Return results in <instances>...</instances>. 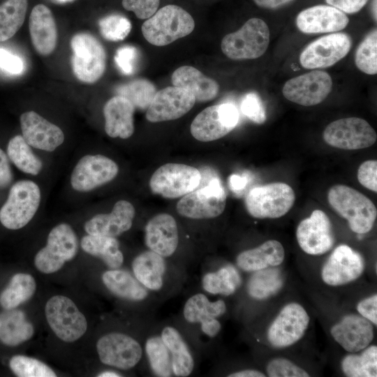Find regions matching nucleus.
<instances>
[{
	"mask_svg": "<svg viewBox=\"0 0 377 377\" xmlns=\"http://www.w3.org/2000/svg\"><path fill=\"white\" fill-rule=\"evenodd\" d=\"M131 270L136 279L160 301L177 293L185 278L184 267L172 265L168 259L149 249L134 257Z\"/></svg>",
	"mask_w": 377,
	"mask_h": 377,
	"instance_id": "f257e3e1",
	"label": "nucleus"
},
{
	"mask_svg": "<svg viewBox=\"0 0 377 377\" xmlns=\"http://www.w3.org/2000/svg\"><path fill=\"white\" fill-rule=\"evenodd\" d=\"M330 206L340 216L345 219L350 229L363 235L373 228L377 217V209L374 202L360 191L348 186L336 184L327 192Z\"/></svg>",
	"mask_w": 377,
	"mask_h": 377,
	"instance_id": "f03ea898",
	"label": "nucleus"
},
{
	"mask_svg": "<svg viewBox=\"0 0 377 377\" xmlns=\"http://www.w3.org/2000/svg\"><path fill=\"white\" fill-rule=\"evenodd\" d=\"M195 28L193 17L184 8L167 5L142 25L144 38L151 45L165 46L190 34Z\"/></svg>",
	"mask_w": 377,
	"mask_h": 377,
	"instance_id": "7ed1b4c3",
	"label": "nucleus"
},
{
	"mask_svg": "<svg viewBox=\"0 0 377 377\" xmlns=\"http://www.w3.org/2000/svg\"><path fill=\"white\" fill-rule=\"evenodd\" d=\"M226 193L216 175L207 177V182L183 195L177 204V211L185 218L211 219L220 216L226 205Z\"/></svg>",
	"mask_w": 377,
	"mask_h": 377,
	"instance_id": "20e7f679",
	"label": "nucleus"
},
{
	"mask_svg": "<svg viewBox=\"0 0 377 377\" xmlns=\"http://www.w3.org/2000/svg\"><path fill=\"white\" fill-rule=\"evenodd\" d=\"M269 43V29L258 17L248 20L235 32L226 35L221 44L223 53L232 60L254 59L261 57Z\"/></svg>",
	"mask_w": 377,
	"mask_h": 377,
	"instance_id": "39448f33",
	"label": "nucleus"
},
{
	"mask_svg": "<svg viewBox=\"0 0 377 377\" xmlns=\"http://www.w3.org/2000/svg\"><path fill=\"white\" fill-rule=\"evenodd\" d=\"M227 309L224 300H211L207 294L197 292L186 300L182 311V319L200 336L214 339L221 331L222 324L219 318Z\"/></svg>",
	"mask_w": 377,
	"mask_h": 377,
	"instance_id": "423d86ee",
	"label": "nucleus"
},
{
	"mask_svg": "<svg viewBox=\"0 0 377 377\" xmlns=\"http://www.w3.org/2000/svg\"><path fill=\"white\" fill-rule=\"evenodd\" d=\"M295 201V191L283 182L254 187L244 200L248 213L259 219H278L284 216L290 210Z\"/></svg>",
	"mask_w": 377,
	"mask_h": 377,
	"instance_id": "0eeeda50",
	"label": "nucleus"
},
{
	"mask_svg": "<svg viewBox=\"0 0 377 377\" xmlns=\"http://www.w3.org/2000/svg\"><path fill=\"white\" fill-rule=\"evenodd\" d=\"M40 200L41 193L36 183L27 179L15 182L0 209L1 223L10 230L23 228L34 216Z\"/></svg>",
	"mask_w": 377,
	"mask_h": 377,
	"instance_id": "6e6552de",
	"label": "nucleus"
},
{
	"mask_svg": "<svg viewBox=\"0 0 377 377\" xmlns=\"http://www.w3.org/2000/svg\"><path fill=\"white\" fill-rule=\"evenodd\" d=\"M71 47L72 68L77 79L87 84L97 82L106 66V53L101 43L94 36L81 32L73 36Z\"/></svg>",
	"mask_w": 377,
	"mask_h": 377,
	"instance_id": "1a4fd4ad",
	"label": "nucleus"
},
{
	"mask_svg": "<svg viewBox=\"0 0 377 377\" xmlns=\"http://www.w3.org/2000/svg\"><path fill=\"white\" fill-rule=\"evenodd\" d=\"M310 317L304 307L297 302L284 305L267 327L266 337L276 348L290 347L306 333Z\"/></svg>",
	"mask_w": 377,
	"mask_h": 377,
	"instance_id": "9d476101",
	"label": "nucleus"
},
{
	"mask_svg": "<svg viewBox=\"0 0 377 377\" xmlns=\"http://www.w3.org/2000/svg\"><path fill=\"white\" fill-rule=\"evenodd\" d=\"M47 321L54 333L65 342L79 339L87 331L85 316L68 297L55 295L47 302L45 308Z\"/></svg>",
	"mask_w": 377,
	"mask_h": 377,
	"instance_id": "9b49d317",
	"label": "nucleus"
},
{
	"mask_svg": "<svg viewBox=\"0 0 377 377\" xmlns=\"http://www.w3.org/2000/svg\"><path fill=\"white\" fill-rule=\"evenodd\" d=\"M96 350L101 362L120 370L137 367L144 357L143 346L125 333L112 332L97 341Z\"/></svg>",
	"mask_w": 377,
	"mask_h": 377,
	"instance_id": "f8f14e48",
	"label": "nucleus"
},
{
	"mask_svg": "<svg viewBox=\"0 0 377 377\" xmlns=\"http://www.w3.org/2000/svg\"><path fill=\"white\" fill-rule=\"evenodd\" d=\"M201 177L200 170L193 166L166 163L153 173L149 186L155 194L165 198H177L195 190Z\"/></svg>",
	"mask_w": 377,
	"mask_h": 377,
	"instance_id": "ddd939ff",
	"label": "nucleus"
},
{
	"mask_svg": "<svg viewBox=\"0 0 377 377\" xmlns=\"http://www.w3.org/2000/svg\"><path fill=\"white\" fill-rule=\"evenodd\" d=\"M323 138L332 147L356 150L372 146L376 142L377 134L366 120L347 117L329 124L323 131Z\"/></svg>",
	"mask_w": 377,
	"mask_h": 377,
	"instance_id": "4468645a",
	"label": "nucleus"
},
{
	"mask_svg": "<svg viewBox=\"0 0 377 377\" xmlns=\"http://www.w3.org/2000/svg\"><path fill=\"white\" fill-rule=\"evenodd\" d=\"M239 112L232 103H226L206 108L193 120L191 133L201 142L220 139L237 126Z\"/></svg>",
	"mask_w": 377,
	"mask_h": 377,
	"instance_id": "2eb2a0df",
	"label": "nucleus"
},
{
	"mask_svg": "<svg viewBox=\"0 0 377 377\" xmlns=\"http://www.w3.org/2000/svg\"><path fill=\"white\" fill-rule=\"evenodd\" d=\"M352 47V38L346 33H333L311 42L300 55L301 66L306 69L332 66L344 58Z\"/></svg>",
	"mask_w": 377,
	"mask_h": 377,
	"instance_id": "dca6fc26",
	"label": "nucleus"
},
{
	"mask_svg": "<svg viewBox=\"0 0 377 377\" xmlns=\"http://www.w3.org/2000/svg\"><path fill=\"white\" fill-rule=\"evenodd\" d=\"M332 80L329 73L315 70L288 80L282 93L288 101L303 106L322 103L330 94Z\"/></svg>",
	"mask_w": 377,
	"mask_h": 377,
	"instance_id": "f3484780",
	"label": "nucleus"
},
{
	"mask_svg": "<svg viewBox=\"0 0 377 377\" xmlns=\"http://www.w3.org/2000/svg\"><path fill=\"white\" fill-rule=\"evenodd\" d=\"M362 255L346 244L337 246L321 269V279L330 286H341L355 281L363 274Z\"/></svg>",
	"mask_w": 377,
	"mask_h": 377,
	"instance_id": "a211bd4d",
	"label": "nucleus"
},
{
	"mask_svg": "<svg viewBox=\"0 0 377 377\" xmlns=\"http://www.w3.org/2000/svg\"><path fill=\"white\" fill-rule=\"evenodd\" d=\"M119 172L118 165L101 155H85L74 167L71 184L75 191L88 192L114 179Z\"/></svg>",
	"mask_w": 377,
	"mask_h": 377,
	"instance_id": "6ab92c4d",
	"label": "nucleus"
},
{
	"mask_svg": "<svg viewBox=\"0 0 377 377\" xmlns=\"http://www.w3.org/2000/svg\"><path fill=\"white\" fill-rule=\"evenodd\" d=\"M296 239L300 249L309 255L320 256L328 252L334 244L328 216L320 209L313 210L309 217L298 224Z\"/></svg>",
	"mask_w": 377,
	"mask_h": 377,
	"instance_id": "aec40b11",
	"label": "nucleus"
},
{
	"mask_svg": "<svg viewBox=\"0 0 377 377\" xmlns=\"http://www.w3.org/2000/svg\"><path fill=\"white\" fill-rule=\"evenodd\" d=\"M195 101L191 92L175 86L167 87L156 91L147 110L146 118L153 123L179 119L193 107Z\"/></svg>",
	"mask_w": 377,
	"mask_h": 377,
	"instance_id": "412c9836",
	"label": "nucleus"
},
{
	"mask_svg": "<svg viewBox=\"0 0 377 377\" xmlns=\"http://www.w3.org/2000/svg\"><path fill=\"white\" fill-rule=\"evenodd\" d=\"M330 334L344 350L357 353L371 344L374 328L370 321L360 314L349 313L331 327Z\"/></svg>",
	"mask_w": 377,
	"mask_h": 377,
	"instance_id": "4be33fe9",
	"label": "nucleus"
},
{
	"mask_svg": "<svg viewBox=\"0 0 377 377\" xmlns=\"http://www.w3.org/2000/svg\"><path fill=\"white\" fill-rule=\"evenodd\" d=\"M145 243L148 249L170 259L177 251L179 235L175 218L161 213L151 218L145 227Z\"/></svg>",
	"mask_w": 377,
	"mask_h": 377,
	"instance_id": "5701e85b",
	"label": "nucleus"
},
{
	"mask_svg": "<svg viewBox=\"0 0 377 377\" xmlns=\"http://www.w3.org/2000/svg\"><path fill=\"white\" fill-rule=\"evenodd\" d=\"M20 121L22 135L32 147L53 151L64 141L62 130L34 111L22 113Z\"/></svg>",
	"mask_w": 377,
	"mask_h": 377,
	"instance_id": "b1692460",
	"label": "nucleus"
},
{
	"mask_svg": "<svg viewBox=\"0 0 377 377\" xmlns=\"http://www.w3.org/2000/svg\"><path fill=\"white\" fill-rule=\"evenodd\" d=\"M295 22L302 33L322 34L344 29L349 19L346 13L332 6L316 5L300 12Z\"/></svg>",
	"mask_w": 377,
	"mask_h": 377,
	"instance_id": "393cba45",
	"label": "nucleus"
},
{
	"mask_svg": "<svg viewBox=\"0 0 377 377\" xmlns=\"http://www.w3.org/2000/svg\"><path fill=\"white\" fill-rule=\"evenodd\" d=\"M105 287L114 296L121 300L151 307L160 300L146 289L130 272L124 269H109L101 276Z\"/></svg>",
	"mask_w": 377,
	"mask_h": 377,
	"instance_id": "a878e982",
	"label": "nucleus"
},
{
	"mask_svg": "<svg viewBox=\"0 0 377 377\" xmlns=\"http://www.w3.org/2000/svg\"><path fill=\"white\" fill-rule=\"evenodd\" d=\"M135 214L133 205L127 200L117 201L108 214H98L84 226L87 234L117 237L129 230Z\"/></svg>",
	"mask_w": 377,
	"mask_h": 377,
	"instance_id": "bb28decb",
	"label": "nucleus"
},
{
	"mask_svg": "<svg viewBox=\"0 0 377 377\" xmlns=\"http://www.w3.org/2000/svg\"><path fill=\"white\" fill-rule=\"evenodd\" d=\"M159 333L170 353L173 376H191L195 369V357L183 331L175 324L166 323Z\"/></svg>",
	"mask_w": 377,
	"mask_h": 377,
	"instance_id": "cd10ccee",
	"label": "nucleus"
},
{
	"mask_svg": "<svg viewBox=\"0 0 377 377\" xmlns=\"http://www.w3.org/2000/svg\"><path fill=\"white\" fill-rule=\"evenodd\" d=\"M29 29L32 45L43 55L50 54L57 43V28L50 9L44 4L35 6L30 14Z\"/></svg>",
	"mask_w": 377,
	"mask_h": 377,
	"instance_id": "c85d7f7f",
	"label": "nucleus"
},
{
	"mask_svg": "<svg viewBox=\"0 0 377 377\" xmlns=\"http://www.w3.org/2000/svg\"><path fill=\"white\" fill-rule=\"evenodd\" d=\"M135 107L126 98L116 95L104 105L105 131L111 138L126 139L134 132Z\"/></svg>",
	"mask_w": 377,
	"mask_h": 377,
	"instance_id": "c756f323",
	"label": "nucleus"
},
{
	"mask_svg": "<svg viewBox=\"0 0 377 377\" xmlns=\"http://www.w3.org/2000/svg\"><path fill=\"white\" fill-rule=\"evenodd\" d=\"M285 250L276 239L267 240L258 246L244 250L236 257V267L245 272H254L279 266L284 260Z\"/></svg>",
	"mask_w": 377,
	"mask_h": 377,
	"instance_id": "7c9ffc66",
	"label": "nucleus"
},
{
	"mask_svg": "<svg viewBox=\"0 0 377 377\" xmlns=\"http://www.w3.org/2000/svg\"><path fill=\"white\" fill-rule=\"evenodd\" d=\"M171 80L173 86L191 92L198 102L213 100L219 91V85L216 80L206 77L191 66L177 68L172 75Z\"/></svg>",
	"mask_w": 377,
	"mask_h": 377,
	"instance_id": "2f4dec72",
	"label": "nucleus"
},
{
	"mask_svg": "<svg viewBox=\"0 0 377 377\" xmlns=\"http://www.w3.org/2000/svg\"><path fill=\"white\" fill-rule=\"evenodd\" d=\"M242 283L239 269L230 264L212 269L205 267L200 278L202 292L211 295H232Z\"/></svg>",
	"mask_w": 377,
	"mask_h": 377,
	"instance_id": "473e14b6",
	"label": "nucleus"
},
{
	"mask_svg": "<svg viewBox=\"0 0 377 377\" xmlns=\"http://www.w3.org/2000/svg\"><path fill=\"white\" fill-rule=\"evenodd\" d=\"M78 250V240L73 228L68 223L54 227L47 236V244L39 253L64 266L66 261L72 260Z\"/></svg>",
	"mask_w": 377,
	"mask_h": 377,
	"instance_id": "72a5a7b5",
	"label": "nucleus"
},
{
	"mask_svg": "<svg viewBox=\"0 0 377 377\" xmlns=\"http://www.w3.org/2000/svg\"><path fill=\"white\" fill-rule=\"evenodd\" d=\"M34 334L33 325L19 309H5L0 313V341L16 346L29 340Z\"/></svg>",
	"mask_w": 377,
	"mask_h": 377,
	"instance_id": "f704fd0d",
	"label": "nucleus"
},
{
	"mask_svg": "<svg viewBox=\"0 0 377 377\" xmlns=\"http://www.w3.org/2000/svg\"><path fill=\"white\" fill-rule=\"evenodd\" d=\"M81 247L84 251L99 258L110 269L121 268L124 260L116 237L87 235L81 240Z\"/></svg>",
	"mask_w": 377,
	"mask_h": 377,
	"instance_id": "c9c22d12",
	"label": "nucleus"
},
{
	"mask_svg": "<svg viewBox=\"0 0 377 377\" xmlns=\"http://www.w3.org/2000/svg\"><path fill=\"white\" fill-rule=\"evenodd\" d=\"M143 351L151 374L157 377L173 376L170 353L159 331L148 333Z\"/></svg>",
	"mask_w": 377,
	"mask_h": 377,
	"instance_id": "e433bc0d",
	"label": "nucleus"
},
{
	"mask_svg": "<svg viewBox=\"0 0 377 377\" xmlns=\"http://www.w3.org/2000/svg\"><path fill=\"white\" fill-rule=\"evenodd\" d=\"M341 369L348 377L377 376V346L369 345L357 353H349L341 361Z\"/></svg>",
	"mask_w": 377,
	"mask_h": 377,
	"instance_id": "4c0bfd02",
	"label": "nucleus"
},
{
	"mask_svg": "<svg viewBox=\"0 0 377 377\" xmlns=\"http://www.w3.org/2000/svg\"><path fill=\"white\" fill-rule=\"evenodd\" d=\"M36 283L34 278L26 273H17L10 279L0 295V305L4 309H16L34 294Z\"/></svg>",
	"mask_w": 377,
	"mask_h": 377,
	"instance_id": "58836bf2",
	"label": "nucleus"
},
{
	"mask_svg": "<svg viewBox=\"0 0 377 377\" xmlns=\"http://www.w3.org/2000/svg\"><path fill=\"white\" fill-rule=\"evenodd\" d=\"M6 151L8 158L22 172L31 175L40 172L43 162L34 153L22 135L13 137L8 143Z\"/></svg>",
	"mask_w": 377,
	"mask_h": 377,
	"instance_id": "ea45409f",
	"label": "nucleus"
},
{
	"mask_svg": "<svg viewBox=\"0 0 377 377\" xmlns=\"http://www.w3.org/2000/svg\"><path fill=\"white\" fill-rule=\"evenodd\" d=\"M27 0H6L0 4V42L13 37L23 24Z\"/></svg>",
	"mask_w": 377,
	"mask_h": 377,
	"instance_id": "a19ab883",
	"label": "nucleus"
},
{
	"mask_svg": "<svg viewBox=\"0 0 377 377\" xmlns=\"http://www.w3.org/2000/svg\"><path fill=\"white\" fill-rule=\"evenodd\" d=\"M115 91L117 95L126 98L135 108L141 110H147L156 93L154 84L143 78L135 79L123 84Z\"/></svg>",
	"mask_w": 377,
	"mask_h": 377,
	"instance_id": "79ce46f5",
	"label": "nucleus"
},
{
	"mask_svg": "<svg viewBox=\"0 0 377 377\" xmlns=\"http://www.w3.org/2000/svg\"><path fill=\"white\" fill-rule=\"evenodd\" d=\"M357 68L367 75L377 73V31L369 32L359 45L355 55Z\"/></svg>",
	"mask_w": 377,
	"mask_h": 377,
	"instance_id": "37998d69",
	"label": "nucleus"
},
{
	"mask_svg": "<svg viewBox=\"0 0 377 377\" xmlns=\"http://www.w3.org/2000/svg\"><path fill=\"white\" fill-rule=\"evenodd\" d=\"M9 367L19 377H55L54 371L44 362L33 357L17 355L11 357Z\"/></svg>",
	"mask_w": 377,
	"mask_h": 377,
	"instance_id": "c03bdc74",
	"label": "nucleus"
},
{
	"mask_svg": "<svg viewBox=\"0 0 377 377\" xmlns=\"http://www.w3.org/2000/svg\"><path fill=\"white\" fill-rule=\"evenodd\" d=\"M100 32L103 37L110 41L124 40L131 30L129 20L120 15H110L98 22Z\"/></svg>",
	"mask_w": 377,
	"mask_h": 377,
	"instance_id": "a18cd8bd",
	"label": "nucleus"
},
{
	"mask_svg": "<svg viewBox=\"0 0 377 377\" xmlns=\"http://www.w3.org/2000/svg\"><path fill=\"white\" fill-rule=\"evenodd\" d=\"M269 377H308L309 374L291 360L284 357L272 359L266 366Z\"/></svg>",
	"mask_w": 377,
	"mask_h": 377,
	"instance_id": "49530a36",
	"label": "nucleus"
},
{
	"mask_svg": "<svg viewBox=\"0 0 377 377\" xmlns=\"http://www.w3.org/2000/svg\"><path fill=\"white\" fill-rule=\"evenodd\" d=\"M240 108L242 113L253 122L263 124L267 120V114L263 103L255 92H249L242 99Z\"/></svg>",
	"mask_w": 377,
	"mask_h": 377,
	"instance_id": "de8ad7c7",
	"label": "nucleus"
},
{
	"mask_svg": "<svg viewBox=\"0 0 377 377\" xmlns=\"http://www.w3.org/2000/svg\"><path fill=\"white\" fill-rule=\"evenodd\" d=\"M139 59L138 50L132 45L120 47L115 53L114 61L121 72L126 75H132L137 68Z\"/></svg>",
	"mask_w": 377,
	"mask_h": 377,
	"instance_id": "09e8293b",
	"label": "nucleus"
},
{
	"mask_svg": "<svg viewBox=\"0 0 377 377\" xmlns=\"http://www.w3.org/2000/svg\"><path fill=\"white\" fill-rule=\"evenodd\" d=\"M121 3L126 10L133 12L138 18L145 20L156 13L160 0H122Z\"/></svg>",
	"mask_w": 377,
	"mask_h": 377,
	"instance_id": "8fccbe9b",
	"label": "nucleus"
},
{
	"mask_svg": "<svg viewBox=\"0 0 377 377\" xmlns=\"http://www.w3.org/2000/svg\"><path fill=\"white\" fill-rule=\"evenodd\" d=\"M357 177L358 182L366 188L377 192V161L367 160L358 168Z\"/></svg>",
	"mask_w": 377,
	"mask_h": 377,
	"instance_id": "3c124183",
	"label": "nucleus"
},
{
	"mask_svg": "<svg viewBox=\"0 0 377 377\" xmlns=\"http://www.w3.org/2000/svg\"><path fill=\"white\" fill-rule=\"evenodd\" d=\"M358 314L377 325V295H371L360 300L356 305Z\"/></svg>",
	"mask_w": 377,
	"mask_h": 377,
	"instance_id": "603ef678",
	"label": "nucleus"
},
{
	"mask_svg": "<svg viewBox=\"0 0 377 377\" xmlns=\"http://www.w3.org/2000/svg\"><path fill=\"white\" fill-rule=\"evenodd\" d=\"M0 67L10 73L20 74L24 66L20 57L0 48Z\"/></svg>",
	"mask_w": 377,
	"mask_h": 377,
	"instance_id": "864d4df0",
	"label": "nucleus"
},
{
	"mask_svg": "<svg viewBox=\"0 0 377 377\" xmlns=\"http://www.w3.org/2000/svg\"><path fill=\"white\" fill-rule=\"evenodd\" d=\"M369 0H325L326 3L346 14L359 12Z\"/></svg>",
	"mask_w": 377,
	"mask_h": 377,
	"instance_id": "5fc2aeb1",
	"label": "nucleus"
},
{
	"mask_svg": "<svg viewBox=\"0 0 377 377\" xmlns=\"http://www.w3.org/2000/svg\"><path fill=\"white\" fill-rule=\"evenodd\" d=\"M13 175L8 155L0 148V188H4L10 184Z\"/></svg>",
	"mask_w": 377,
	"mask_h": 377,
	"instance_id": "6e6d98bb",
	"label": "nucleus"
},
{
	"mask_svg": "<svg viewBox=\"0 0 377 377\" xmlns=\"http://www.w3.org/2000/svg\"><path fill=\"white\" fill-rule=\"evenodd\" d=\"M259 7L266 9H276L289 4L295 0H253Z\"/></svg>",
	"mask_w": 377,
	"mask_h": 377,
	"instance_id": "4d7b16f0",
	"label": "nucleus"
},
{
	"mask_svg": "<svg viewBox=\"0 0 377 377\" xmlns=\"http://www.w3.org/2000/svg\"><path fill=\"white\" fill-rule=\"evenodd\" d=\"M247 184L246 176L232 175L228 178V184L230 189L236 193L243 190Z\"/></svg>",
	"mask_w": 377,
	"mask_h": 377,
	"instance_id": "13d9d810",
	"label": "nucleus"
},
{
	"mask_svg": "<svg viewBox=\"0 0 377 377\" xmlns=\"http://www.w3.org/2000/svg\"><path fill=\"white\" fill-rule=\"evenodd\" d=\"M228 377H265L266 375L255 369H244L230 372L227 374Z\"/></svg>",
	"mask_w": 377,
	"mask_h": 377,
	"instance_id": "bf43d9fd",
	"label": "nucleus"
},
{
	"mask_svg": "<svg viewBox=\"0 0 377 377\" xmlns=\"http://www.w3.org/2000/svg\"><path fill=\"white\" fill-rule=\"evenodd\" d=\"M97 376L98 377H119L122 376L121 375V374L117 371H112V370H107V371H104L99 373L97 375Z\"/></svg>",
	"mask_w": 377,
	"mask_h": 377,
	"instance_id": "052dcab7",
	"label": "nucleus"
},
{
	"mask_svg": "<svg viewBox=\"0 0 377 377\" xmlns=\"http://www.w3.org/2000/svg\"><path fill=\"white\" fill-rule=\"evenodd\" d=\"M376 5H377V1H376V0H372V3H371V13H372L373 18L374 19V20H375L376 22V19H377Z\"/></svg>",
	"mask_w": 377,
	"mask_h": 377,
	"instance_id": "680f3d73",
	"label": "nucleus"
},
{
	"mask_svg": "<svg viewBox=\"0 0 377 377\" xmlns=\"http://www.w3.org/2000/svg\"><path fill=\"white\" fill-rule=\"evenodd\" d=\"M59 1H69V0H59Z\"/></svg>",
	"mask_w": 377,
	"mask_h": 377,
	"instance_id": "e2e57ef3",
	"label": "nucleus"
}]
</instances>
